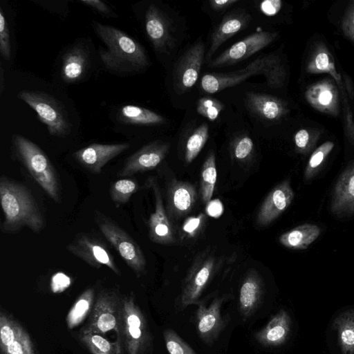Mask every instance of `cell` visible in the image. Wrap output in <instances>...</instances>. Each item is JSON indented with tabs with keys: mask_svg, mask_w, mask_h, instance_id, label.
<instances>
[{
	"mask_svg": "<svg viewBox=\"0 0 354 354\" xmlns=\"http://www.w3.org/2000/svg\"><path fill=\"white\" fill-rule=\"evenodd\" d=\"M0 201L4 215L1 230L16 233L24 227L39 232L45 226L44 216L30 190L5 176L0 178Z\"/></svg>",
	"mask_w": 354,
	"mask_h": 354,
	"instance_id": "cell-2",
	"label": "cell"
},
{
	"mask_svg": "<svg viewBox=\"0 0 354 354\" xmlns=\"http://www.w3.org/2000/svg\"><path fill=\"white\" fill-rule=\"evenodd\" d=\"M122 341L126 354H146L152 338L145 315L133 292L122 298Z\"/></svg>",
	"mask_w": 354,
	"mask_h": 354,
	"instance_id": "cell-6",
	"label": "cell"
},
{
	"mask_svg": "<svg viewBox=\"0 0 354 354\" xmlns=\"http://www.w3.org/2000/svg\"><path fill=\"white\" fill-rule=\"evenodd\" d=\"M263 75L270 86L281 84L284 71L274 54L261 55L245 67L230 73L205 74L201 80V88L208 94H214L242 83L250 77Z\"/></svg>",
	"mask_w": 354,
	"mask_h": 354,
	"instance_id": "cell-3",
	"label": "cell"
},
{
	"mask_svg": "<svg viewBox=\"0 0 354 354\" xmlns=\"http://www.w3.org/2000/svg\"><path fill=\"white\" fill-rule=\"evenodd\" d=\"M308 101L320 109L332 108L335 102V94L333 86L328 83L317 84L306 93Z\"/></svg>",
	"mask_w": 354,
	"mask_h": 354,
	"instance_id": "cell-33",
	"label": "cell"
},
{
	"mask_svg": "<svg viewBox=\"0 0 354 354\" xmlns=\"http://www.w3.org/2000/svg\"><path fill=\"white\" fill-rule=\"evenodd\" d=\"M80 3L91 8L93 10L97 12L99 14L105 16H112V14H115L112 10L105 4L103 1L100 0H81L79 1Z\"/></svg>",
	"mask_w": 354,
	"mask_h": 354,
	"instance_id": "cell-44",
	"label": "cell"
},
{
	"mask_svg": "<svg viewBox=\"0 0 354 354\" xmlns=\"http://www.w3.org/2000/svg\"><path fill=\"white\" fill-rule=\"evenodd\" d=\"M163 337L169 354H197L174 330L165 329Z\"/></svg>",
	"mask_w": 354,
	"mask_h": 354,
	"instance_id": "cell-39",
	"label": "cell"
},
{
	"mask_svg": "<svg viewBox=\"0 0 354 354\" xmlns=\"http://www.w3.org/2000/svg\"><path fill=\"white\" fill-rule=\"evenodd\" d=\"M201 222V218H191L187 220L183 226V230L188 232L192 233L197 229Z\"/></svg>",
	"mask_w": 354,
	"mask_h": 354,
	"instance_id": "cell-49",
	"label": "cell"
},
{
	"mask_svg": "<svg viewBox=\"0 0 354 354\" xmlns=\"http://www.w3.org/2000/svg\"><path fill=\"white\" fill-rule=\"evenodd\" d=\"M320 232L317 225L305 223L282 234L279 241L286 248L304 250L317 239Z\"/></svg>",
	"mask_w": 354,
	"mask_h": 354,
	"instance_id": "cell-26",
	"label": "cell"
},
{
	"mask_svg": "<svg viewBox=\"0 0 354 354\" xmlns=\"http://www.w3.org/2000/svg\"><path fill=\"white\" fill-rule=\"evenodd\" d=\"M169 148V142L161 140L143 146L126 160L118 176H130L155 169L167 156Z\"/></svg>",
	"mask_w": 354,
	"mask_h": 354,
	"instance_id": "cell-15",
	"label": "cell"
},
{
	"mask_svg": "<svg viewBox=\"0 0 354 354\" xmlns=\"http://www.w3.org/2000/svg\"><path fill=\"white\" fill-rule=\"evenodd\" d=\"M239 2V0H210L209 4L213 11L222 12Z\"/></svg>",
	"mask_w": 354,
	"mask_h": 354,
	"instance_id": "cell-45",
	"label": "cell"
},
{
	"mask_svg": "<svg viewBox=\"0 0 354 354\" xmlns=\"http://www.w3.org/2000/svg\"><path fill=\"white\" fill-rule=\"evenodd\" d=\"M330 212L337 217L354 215V162L346 168L335 184Z\"/></svg>",
	"mask_w": 354,
	"mask_h": 354,
	"instance_id": "cell-20",
	"label": "cell"
},
{
	"mask_svg": "<svg viewBox=\"0 0 354 354\" xmlns=\"http://www.w3.org/2000/svg\"><path fill=\"white\" fill-rule=\"evenodd\" d=\"M216 257L205 252L197 257L184 281L180 297L182 308L197 304L199 297L218 267Z\"/></svg>",
	"mask_w": 354,
	"mask_h": 354,
	"instance_id": "cell-10",
	"label": "cell"
},
{
	"mask_svg": "<svg viewBox=\"0 0 354 354\" xmlns=\"http://www.w3.org/2000/svg\"><path fill=\"white\" fill-rule=\"evenodd\" d=\"M333 326L337 331L341 354H354V310L341 313L335 318Z\"/></svg>",
	"mask_w": 354,
	"mask_h": 354,
	"instance_id": "cell-28",
	"label": "cell"
},
{
	"mask_svg": "<svg viewBox=\"0 0 354 354\" xmlns=\"http://www.w3.org/2000/svg\"><path fill=\"white\" fill-rule=\"evenodd\" d=\"M139 185L134 179L124 178L115 181L110 186L109 194L116 206L127 203L137 192Z\"/></svg>",
	"mask_w": 354,
	"mask_h": 354,
	"instance_id": "cell-35",
	"label": "cell"
},
{
	"mask_svg": "<svg viewBox=\"0 0 354 354\" xmlns=\"http://www.w3.org/2000/svg\"><path fill=\"white\" fill-rule=\"evenodd\" d=\"M71 284V279L63 272L55 274L51 279V289L55 293H59L66 290Z\"/></svg>",
	"mask_w": 354,
	"mask_h": 354,
	"instance_id": "cell-41",
	"label": "cell"
},
{
	"mask_svg": "<svg viewBox=\"0 0 354 354\" xmlns=\"http://www.w3.org/2000/svg\"><path fill=\"white\" fill-rule=\"evenodd\" d=\"M229 295L214 298L206 305L200 301L196 311V325L197 333L203 342L212 346L225 327L227 319L221 315L222 304L229 298Z\"/></svg>",
	"mask_w": 354,
	"mask_h": 354,
	"instance_id": "cell-14",
	"label": "cell"
},
{
	"mask_svg": "<svg viewBox=\"0 0 354 354\" xmlns=\"http://www.w3.org/2000/svg\"><path fill=\"white\" fill-rule=\"evenodd\" d=\"M309 141V134L306 129L298 131L295 136V142L296 146L300 149H305Z\"/></svg>",
	"mask_w": 354,
	"mask_h": 354,
	"instance_id": "cell-46",
	"label": "cell"
},
{
	"mask_svg": "<svg viewBox=\"0 0 354 354\" xmlns=\"http://www.w3.org/2000/svg\"><path fill=\"white\" fill-rule=\"evenodd\" d=\"M197 198L194 185L184 181L172 180L167 188V208L170 215L180 218L193 208Z\"/></svg>",
	"mask_w": 354,
	"mask_h": 354,
	"instance_id": "cell-23",
	"label": "cell"
},
{
	"mask_svg": "<svg viewBox=\"0 0 354 354\" xmlns=\"http://www.w3.org/2000/svg\"><path fill=\"white\" fill-rule=\"evenodd\" d=\"M314 68L315 71L330 72L334 71V66L330 62L329 57L326 53L320 52L315 58Z\"/></svg>",
	"mask_w": 354,
	"mask_h": 354,
	"instance_id": "cell-42",
	"label": "cell"
},
{
	"mask_svg": "<svg viewBox=\"0 0 354 354\" xmlns=\"http://www.w3.org/2000/svg\"><path fill=\"white\" fill-rule=\"evenodd\" d=\"M78 338L91 354L123 353L115 342L109 341L99 333H79Z\"/></svg>",
	"mask_w": 354,
	"mask_h": 354,
	"instance_id": "cell-31",
	"label": "cell"
},
{
	"mask_svg": "<svg viewBox=\"0 0 354 354\" xmlns=\"http://www.w3.org/2000/svg\"><path fill=\"white\" fill-rule=\"evenodd\" d=\"M118 117L122 122L127 124L156 126L165 122V118L156 112L132 104L121 107Z\"/></svg>",
	"mask_w": 354,
	"mask_h": 354,
	"instance_id": "cell-27",
	"label": "cell"
},
{
	"mask_svg": "<svg viewBox=\"0 0 354 354\" xmlns=\"http://www.w3.org/2000/svg\"><path fill=\"white\" fill-rule=\"evenodd\" d=\"M0 349L1 354H37L28 333L22 326L17 335Z\"/></svg>",
	"mask_w": 354,
	"mask_h": 354,
	"instance_id": "cell-34",
	"label": "cell"
},
{
	"mask_svg": "<svg viewBox=\"0 0 354 354\" xmlns=\"http://www.w3.org/2000/svg\"><path fill=\"white\" fill-rule=\"evenodd\" d=\"M129 147L130 144L127 142L93 143L75 151L73 156L86 169L94 174H100L110 160Z\"/></svg>",
	"mask_w": 354,
	"mask_h": 354,
	"instance_id": "cell-16",
	"label": "cell"
},
{
	"mask_svg": "<svg viewBox=\"0 0 354 354\" xmlns=\"http://www.w3.org/2000/svg\"><path fill=\"white\" fill-rule=\"evenodd\" d=\"M207 213L214 217H218L223 212V206L219 201L215 200L207 204Z\"/></svg>",
	"mask_w": 354,
	"mask_h": 354,
	"instance_id": "cell-48",
	"label": "cell"
},
{
	"mask_svg": "<svg viewBox=\"0 0 354 354\" xmlns=\"http://www.w3.org/2000/svg\"><path fill=\"white\" fill-rule=\"evenodd\" d=\"M155 198V210L149 218V237L150 240L158 244H171L175 242L171 224L163 205L160 189L156 180L151 177L147 180Z\"/></svg>",
	"mask_w": 354,
	"mask_h": 354,
	"instance_id": "cell-17",
	"label": "cell"
},
{
	"mask_svg": "<svg viewBox=\"0 0 354 354\" xmlns=\"http://www.w3.org/2000/svg\"><path fill=\"white\" fill-rule=\"evenodd\" d=\"M224 109L223 104L211 97H203L196 104V111L210 122L216 121Z\"/></svg>",
	"mask_w": 354,
	"mask_h": 354,
	"instance_id": "cell-38",
	"label": "cell"
},
{
	"mask_svg": "<svg viewBox=\"0 0 354 354\" xmlns=\"http://www.w3.org/2000/svg\"><path fill=\"white\" fill-rule=\"evenodd\" d=\"M281 3L280 0H266L261 1L259 7L263 14L272 17L281 10Z\"/></svg>",
	"mask_w": 354,
	"mask_h": 354,
	"instance_id": "cell-43",
	"label": "cell"
},
{
	"mask_svg": "<svg viewBox=\"0 0 354 354\" xmlns=\"http://www.w3.org/2000/svg\"><path fill=\"white\" fill-rule=\"evenodd\" d=\"M294 192L286 179L275 186L267 195L257 215V223L266 226L276 220L291 204Z\"/></svg>",
	"mask_w": 354,
	"mask_h": 354,
	"instance_id": "cell-18",
	"label": "cell"
},
{
	"mask_svg": "<svg viewBox=\"0 0 354 354\" xmlns=\"http://www.w3.org/2000/svg\"><path fill=\"white\" fill-rule=\"evenodd\" d=\"M216 158L211 151L207 156L201 169L200 191L201 199L205 204L210 202L216 182Z\"/></svg>",
	"mask_w": 354,
	"mask_h": 354,
	"instance_id": "cell-32",
	"label": "cell"
},
{
	"mask_svg": "<svg viewBox=\"0 0 354 354\" xmlns=\"http://www.w3.org/2000/svg\"><path fill=\"white\" fill-rule=\"evenodd\" d=\"M205 44L201 40L194 42L180 56L173 72L174 90L182 94L195 85L205 61Z\"/></svg>",
	"mask_w": 354,
	"mask_h": 354,
	"instance_id": "cell-12",
	"label": "cell"
},
{
	"mask_svg": "<svg viewBox=\"0 0 354 354\" xmlns=\"http://www.w3.org/2000/svg\"><path fill=\"white\" fill-rule=\"evenodd\" d=\"M1 72H0V79H1V81H0V93L2 94V92H3V87H4V85H3V81H4V77H3V67L1 65Z\"/></svg>",
	"mask_w": 354,
	"mask_h": 354,
	"instance_id": "cell-50",
	"label": "cell"
},
{
	"mask_svg": "<svg viewBox=\"0 0 354 354\" xmlns=\"http://www.w3.org/2000/svg\"><path fill=\"white\" fill-rule=\"evenodd\" d=\"M254 142L246 133L236 136L231 142V152L233 157L239 161H245L250 158L254 151Z\"/></svg>",
	"mask_w": 354,
	"mask_h": 354,
	"instance_id": "cell-36",
	"label": "cell"
},
{
	"mask_svg": "<svg viewBox=\"0 0 354 354\" xmlns=\"http://www.w3.org/2000/svg\"><path fill=\"white\" fill-rule=\"evenodd\" d=\"M93 28L105 48L100 47V57L108 70L120 74L143 71L150 64L145 48L123 31L111 26L93 21Z\"/></svg>",
	"mask_w": 354,
	"mask_h": 354,
	"instance_id": "cell-1",
	"label": "cell"
},
{
	"mask_svg": "<svg viewBox=\"0 0 354 354\" xmlns=\"http://www.w3.org/2000/svg\"><path fill=\"white\" fill-rule=\"evenodd\" d=\"M251 19L250 14L242 8L234 10L223 16L212 33L209 47L205 57V64L212 60V57L226 40L245 28Z\"/></svg>",
	"mask_w": 354,
	"mask_h": 354,
	"instance_id": "cell-19",
	"label": "cell"
},
{
	"mask_svg": "<svg viewBox=\"0 0 354 354\" xmlns=\"http://www.w3.org/2000/svg\"><path fill=\"white\" fill-rule=\"evenodd\" d=\"M244 102L250 115L265 124L278 120L285 113L284 105L279 99L263 93L248 92Z\"/></svg>",
	"mask_w": 354,
	"mask_h": 354,
	"instance_id": "cell-21",
	"label": "cell"
},
{
	"mask_svg": "<svg viewBox=\"0 0 354 354\" xmlns=\"http://www.w3.org/2000/svg\"><path fill=\"white\" fill-rule=\"evenodd\" d=\"M0 53L5 60H10L11 57L10 30L2 8H0Z\"/></svg>",
	"mask_w": 354,
	"mask_h": 354,
	"instance_id": "cell-40",
	"label": "cell"
},
{
	"mask_svg": "<svg viewBox=\"0 0 354 354\" xmlns=\"http://www.w3.org/2000/svg\"><path fill=\"white\" fill-rule=\"evenodd\" d=\"M95 290L90 288L85 290L75 301L66 316V324L73 329L80 325L92 310Z\"/></svg>",
	"mask_w": 354,
	"mask_h": 354,
	"instance_id": "cell-30",
	"label": "cell"
},
{
	"mask_svg": "<svg viewBox=\"0 0 354 354\" xmlns=\"http://www.w3.org/2000/svg\"><path fill=\"white\" fill-rule=\"evenodd\" d=\"M344 28L348 36L354 40V8L345 19Z\"/></svg>",
	"mask_w": 354,
	"mask_h": 354,
	"instance_id": "cell-47",
	"label": "cell"
},
{
	"mask_svg": "<svg viewBox=\"0 0 354 354\" xmlns=\"http://www.w3.org/2000/svg\"><path fill=\"white\" fill-rule=\"evenodd\" d=\"M147 35L159 55H174L178 45V30L173 19L156 4L147 8L145 16Z\"/></svg>",
	"mask_w": 354,
	"mask_h": 354,
	"instance_id": "cell-8",
	"label": "cell"
},
{
	"mask_svg": "<svg viewBox=\"0 0 354 354\" xmlns=\"http://www.w3.org/2000/svg\"><path fill=\"white\" fill-rule=\"evenodd\" d=\"M209 138V125L203 122L187 133L184 142V158L187 163L192 162L199 154Z\"/></svg>",
	"mask_w": 354,
	"mask_h": 354,
	"instance_id": "cell-29",
	"label": "cell"
},
{
	"mask_svg": "<svg viewBox=\"0 0 354 354\" xmlns=\"http://www.w3.org/2000/svg\"><path fill=\"white\" fill-rule=\"evenodd\" d=\"M264 284L255 270H250L244 277L239 290V308L243 318H250L261 304L264 295Z\"/></svg>",
	"mask_w": 354,
	"mask_h": 354,
	"instance_id": "cell-22",
	"label": "cell"
},
{
	"mask_svg": "<svg viewBox=\"0 0 354 354\" xmlns=\"http://www.w3.org/2000/svg\"><path fill=\"white\" fill-rule=\"evenodd\" d=\"M276 32L257 31L234 44L207 64L209 68H222L236 64L253 55L271 44Z\"/></svg>",
	"mask_w": 354,
	"mask_h": 354,
	"instance_id": "cell-11",
	"label": "cell"
},
{
	"mask_svg": "<svg viewBox=\"0 0 354 354\" xmlns=\"http://www.w3.org/2000/svg\"><path fill=\"white\" fill-rule=\"evenodd\" d=\"M15 154L44 192L56 203H60L59 183L56 170L47 155L29 139L12 136Z\"/></svg>",
	"mask_w": 354,
	"mask_h": 354,
	"instance_id": "cell-4",
	"label": "cell"
},
{
	"mask_svg": "<svg viewBox=\"0 0 354 354\" xmlns=\"http://www.w3.org/2000/svg\"><path fill=\"white\" fill-rule=\"evenodd\" d=\"M290 331L291 319L285 310H280L263 328L256 332L254 338L263 346H278L286 342Z\"/></svg>",
	"mask_w": 354,
	"mask_h": 354,
	"instance_id": "cell-24",
	"label": "cell"
},
{
	"mask_svg": "<svg viewBox=\"0 0 354 354\" xmlns=\"http://www.w3.org/2000/svg\"><path fill=\"white\" fill-rule=\"evenodd\" d=\"M67 250L89 266L100 268L107 266L117 275H121L112 254L100 240L86 234L76 235L67 245Z\"/></svg>",
	"mask_w": 354,
	"mask_h": 354,
	"instance_id": "cell-13",
	"label": "cell"
},
{
	"mask_svg": "<svg viewBox=\"0 0 354 354\" xmlns=\"http://www.w3.org/2000/svg\"><path fill=\"white\" fill-rule=\"evenodd\" d=\"M334 147V143L328 141L319 146L312 153L304 172L306 180L312 178L317 172L319 168L324 161L328 153Z\"/></svg>",
	"mask_w": 354,
	"mask_h": 354,
	"instance_id": "cell-37",
	"label": "cell"
},
{
	"mask_svg": "<svg viewBox=\"0 0 354 354\" xmlns=\"http://www.w3.org/2000/svg\"><path fill=\"white\" fill-rule=\"evenodd\" d=\"M122 298L112 290L101 291L95 300L87 323L79 333H95L102 335L111 330L116 334L115 343L124 351L122 341Z\"/></svg>",
	"mask_w": 354,
	"mask_h": 354,
	"instance_id": "cell-5",
	"label": "cell"
},
{
	"mask_svg": "<svg viewBox=\"0 0 354 354\" xmlns=\"http://www.w3.org/2000/svg\"><path fill=\"white\" fill-rule=\"evenodd\" d=\"M89 64L87 51L80 46H74L63 56L61 75L67 83L76 82L84 77Z\"/></svg>",
	"mask_w": 354,
	"mask_h": 354,
	"instance_id": "cell-25",
	"label": "cell"
},
{
	"mask_svg": "<svg viewBox=\"0 0 354 354\" xmlns=\"http://www.w3.org/2000/svg\"><path fill=\"white\" fill-rule=\"evenodd\" d=\"M95 221L102 234L127 265L137 277L141 276L145 270L146 259L138 244L124 230L102 214H96Z\"/></svg>",
	"mask_w": 354,
	"mask_h": 354,
	"instance_id": "cell-9",
	"label": "cell"
},
{
	"mask_svg": "<svg viewBox=\"0 0 354 354\" xmlns=\"http://www.w3.org/2000/svg\"><path fill=\"white\" fill-rule=\"evenodd\" d=\"M18 97L37 113L50 135L66 137L71 133V124L68 115L53 97L36 91H22Z\"/></svg>",
	"mask_w": 354,
	"mask_h": 354,
	"instance_id": "cell-7",
	"label": "cell"
}]
</instances>
